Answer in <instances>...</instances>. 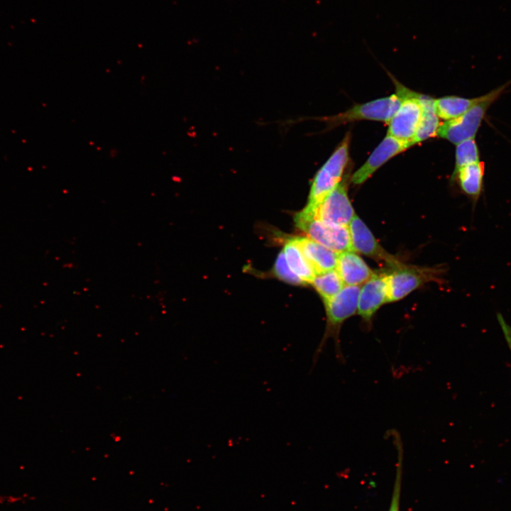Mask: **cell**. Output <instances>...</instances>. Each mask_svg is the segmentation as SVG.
<instances>
[{
    "label": "cell",
    "mask_w": 511,
    "mask_h": 511,
    "mask_svg": "<svg viewBox=\"0 0 511 511\" xmlns=\"http://www.w3.org/2000/svg\"><path fill=\"white\" fill-rule=\"evenodd\" d=\"M438 270L431 268L400 264L387 275L388 302L406 297L423 284L436 278Z\"/></svg>",
    "instance_id": "7"
},
{
    "label": "cell",
    "mask_w": 511,
    "mask_h": 511,
    "mask_svg": "<svg viewBox=\"0 0 511 511\" xmlns=\"http://www.w3.org/2000/svg\"><path fill=\"white\" fill-rule=\"evenodd\" d=\"M295 221L308 238L324 246L337 253L353 251L348 226L328 224L304 216L299 212L295 216Z\"/></svg>",
    "instance_id": "6"
},
{
    "label": "cell",
    "mask_w": 511,
    "mask_h": 511,
    "mask_svg": "<svg viewBox=\"0 0 511 511\" xmlns=\"http://www.w3.org/2000/svg\"><path fill=\"white\" fill-rule=\"evenodd\" d=\"M422 113L416 133L412 141L413 145L431 137L437 136L439 126V117L435 109V99L418 94Z\"/></svg>",
    "instance_id": "14"
},
{
    "label": "cell",
    "mask_w": 511,
    "mask_h": 511,
    "mask_svg": "<svg viewBox=\"0 0 511 511\" xmlns=\"http://www.w3.org/2000/svg\"><path fill=\"white\" fill-rule=\"evenodd\" d=\"M350 132L312 179L308 197V204H314L332 191L340 182L349 160Z\"/></svg>",
    "instance_id": "3"
},
{
    "label": "cell",
    "mask_w": 511,
    "mask_h": 511,
    "mask_svg": "<svg viewBox=\"0 0 511 511\" xmlns=\"http://www.w3.org/2000/svg\"><path fill=\"white\" fill-rule=\"evenodd\" d=\"M335 269L345 285L358 286L375 274L354 251L339 253Z\"/></svg>",
    "instance_id": "11"
},
{
    "label": "cell",
    "mask_w": 511,
    "mask_h": 511,
    "mask_svg": "<svg viewBox=\"0 0 511 511\" xmlns=\"http://www.w3.org/2000/svg\"><path fill=\"white\" fill-rule=\"evenodd\" d=\"M412 145L410 141L386 135L363 165L353 173L351 182L354 185L363 183L390 159Z\"/></svg>",
    "instance_id": "8"
},
{
    "label": "cell",
    "mask_w": 511,
    "mask_h": 511,
    "mask_svg": "<svg viewBox=\"0 0 511 511\" xmlns=\"http://www.w3.org/2000/svg\"><path fill=\"white\" fill-rule=\"evenodd\" d=\"M346 177L320 201L308 204L299 213L328 224L348 226L355 212L347 192Z\"/></svg>",
    "instance_id": "2"
},
{
    "label": "cell",
    "mask_w": 511,
    "mask_h": 511,
    "mask_svg": "<svg viewBox=\"0 0 511 511\" xmlns=\"http://www.w3.org/2000/svg\"><path fill=\"white\" fill-rule=\"evenodd\" d=\"M482 98H463L457 96H447L435 99L434 104L439 118L449 121L457 118L477 104Z\"/></svg>",
    "instance_id": "15"
},
{
    "label": "cell",
    "mask_w": 511,
    "mask_h": 511,
    "mask_svg": "<svg viewBox=\"0 0 511 511\" xmlns=\"http://www.w3.org/2000/svg\"><path fill=\"white\" fill-rule=\"evenodd\" d=\"M388 302L387 275L375 274L361 287L358 314L369 322L377 310Z\"/></svg>",
    "instance_id": "10"
},
{
    "label": "cell",
    "mask_w": 511,
    "mask_h": 511,
    "mask_svg": "<svg viewBox=\"0 0 511 511\" xmlns=\"http://www.w3.org/2000/svg\"><path fill=\"white\" fill-rule=\"evenodd\" d=\"M402 100V97L395 92L389 97L356 104L344 112L317 119L326 122L329 128L360 120L383 121L388 124Z\"/></svg>",
    "instance_id": "4"
},
{
    "label": "cell",
    "mask_w": 511,
    "mask_h": 511,
    "mask_svg": "<svg viewBox=\"0 0 511 511\" xmlns=\"http://www.w3.org/2000/svg\"><path fill=\"white\" fill-rule=\"evenodd\" d=\"M311 284L324 301L334 297L345 286L336 269L317 274Z\"/></svg>",
    "instance_id": "17"
},
{
    "label": "cell",
    "mask_w": 511,
    "mask_h": 511,
    "mask_svg": "<svg viewBox=\"0 0 511 511\" xmlns=\"http://www.w3.org/2000/svg\"><path fill=\"white\" fill-rule=\"evenodd\" d=\"M348 229L353 251L362 253L377 261L384 262L394 268L402 264L382 248L368 226L357 215L353 216Z\"/></svg>",
    "instance_id": "9"
},
{
    "label": "cell",
    "mask_w": 511,
    "mask_h": 511,
    "mask_svg": "<svg viewBox=\"0 0 511 511\" xmlns=\"http://www.w3.org/2000/svg\"><path fill=\"white\" fill-rule=\"evenodd\" d=\"M485 165L482 162L467 165L452 174L461 190L476 203L483 189Z\"/></svg>",
    "instance_id": "13"
},
{
    "label": "cell",
    "mask_w": 511,
    "mask_h": 511,
    "mask_svg": "<svg viewBox=\"0 0 511 511\" xmlns=\"http://www.w3.org/2000/svg\"><path fill=\"white\" fill-rule=\"evenodd\" d=\"M274 273L283 281L292 285H302L304 282L290 268L283 251L278 256L274 265Z\"/></svg>",
    "instance_id": "20"
},
{
    "label": "cell",
    "mask_w": 511,
    "mask_h": 511,
    "mask_svg": "<svg viewBox=\"0 0 511 511\" xmlns=\"http://www.w3.org/2000/svg\"><path fill=\"white\" fill-rule=\"evenodd\" d=\"M282 251L291 270L304 283H311L317 273L291 238L285 243Z\"/></svg>",
    "instance_id": "16"
},
{
    "label": "cell",
    "mask_w": 511,
    "mask_h": 511,
    "mask_svg": "<svg viewBox=\"0 0 511 511\" xmlns=\"http://www.w3.org/2000/svg\"><path fill=\"white\" fill-rule=\"evenodd\" d=\"M291 239L314 268L317 275L336 268L339 253L308 237H295Z\"/></svg>",
    "instance_id": "12"
},
{
    "label": "cell",
    "mask_w": 511,
    "mask_h": 511,
    "mask_svg": "<svg viewBox=\"0 0 511 511\" xmlns=\"http://www.w3.org/2000/svg\"><path fill=\"white\" fill-rule=\"evenodd\" d=\"M394 439V443L397 450V464L396 471V477L392 495L391 503L388 511H400V490H401V476H402V444L398 433L396 431L391 432Z\"/></svg>",
    "instance_id": "19"
},
{
    "label": "cell",
    "mask_w": 511,
    "mask_h": 511,
    "mask_svg": "<svg viewBox=\"0 0 511 511\" xmlns=\"http://www.w3.org/2000/svg\"><path fill=\"white\" fill-rule=\"evenodd\" d=\"M454 172L467 165L479 162L480 154L475 138L463 141L456 144Z\"/></svg>",
    "instance_id": "18"
},
{
    "label": "cell",
    "mask_w": 511,
    "mask_h": 511,
    "mask_svg": "<svg viewBox=\"0 0 511 511\" xmlns=\"http://www.w3.org/2000/svg\"><path fill=\"white\" fill-rule=\"evenodd\" d=\"M393 81L396 93L402 97V100L388 123L387 135L412 144L422 113L419 93L409 89L395 79Z\"/></svg>",
    "instance_id": "5"
},
{
    "label": "cell",
    "mask_w": 511,
    "mask_h": 511,
    "mask_svg": "<svg viewBox=\"0 0 511 511\" xmlns=\"http://www.w3.org/2000/svg\"><path fill=\"white\" fill-rule=\"evenodd\" d=\"M510 82L483 95L481 99L466 112L439 125L437 136L456 145L463 141L475 138L489 107L500 97Z\"/></svg>",
    "instance_id": "1"
}]
</instances>
